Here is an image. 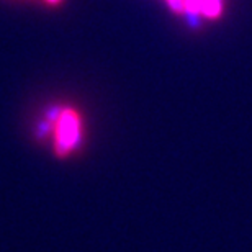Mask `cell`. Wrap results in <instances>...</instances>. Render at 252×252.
I'll return each instance as SVG.
<instances>
[{
    "label": "cell",
    "mask_w": 252,
    "mask_h": 252,
    "mask_svg": "<svg viewBox=\"0 0 252 252\" xmlns=\"http://www.w3.org/2000/svg\"><path fill=\"white\" fill-rule=\"evenodd\" d=\"M36 133L46 139L58 158L75 154L84 143V122L79 110L65 105H51L38 122Z\"/></svg>",
    "instance_id": "obj_1"
},
{
    "label": "cell",
    "mask_w": 252,
    "mask_h": 252,
    "mask_svg": "<svg viewBox=\"0 0 252 252\" xmlns=\"http://www.w3.org/2000/svg\"><path fill=\"white\" fill-rule=\"evenodd\" d=\"M223 12V0H200L201 17L215 20Z\"/></svg>",
    "instance_id": "obj_2"
},
{
    "label": "cell",
    "mask_w": 252,
    "mask_h": 252,
    "mask_svg": "<svg viewBox=\"0 0 252 252\" xmlns=\"http://www.w3.org/2000/svg\"><path fill=\"white\" fill-rule=\"evenodd\" d=\"M167 2V7L172 10L174 13L177 15H184L185 8H187V0H165Z\"/></svg>",
    "instance_id": "obj_3"
},
{
    "label": "cell",
    "mask_w": 252,
    "mask_h": 252,
    "mask_svg": "<svg viewBox=\"0 0 252 252\" xmlns=\"http://www.w3.org/2000/svg\"><path fill=\"white\" fill-rule=\"evenodd\" d=\"M44 2H46L48 5H59L63 0H44Z\"/></svg>",
    "instance_id": "obj_4"
}]
</instances>
